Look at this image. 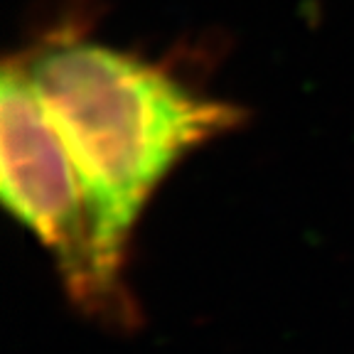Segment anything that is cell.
Segmentation results:
<instances>
[{
    "instance_id": "7a4b0ae2",
    "label": "cell",
    "mask_w": 354,
    "mask_h": 354,
    "mask_svg": "<svg viewBox=\"0 0 354 354\" xmlns=\"http://www.w3.org/2000/svg\"><path fill=\"white\" fill-rule=\"evenodd\" d=\"M3 202L57 263L69 298L99 320L131 325L123 227L44 109L17 62L0 82Z\"/></svg>"
},
{
    "instance_id": "6da1fadb",
    "label": "cell",
    "mask_w": 354,
    "mask_h": 354,
    "mask_svg": "<svg viewBox=\"0 0 354 354\" xmlns=\"http://www.w3.org/2000/svg\"><path fill=\"white\" fill-rule=\"evenodd\" d=\"M17 66L128 232L162 180L241 116L162 66L74 32L35 44Z\"/></svg>"
}]
</instances>
